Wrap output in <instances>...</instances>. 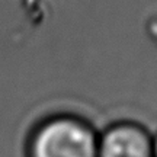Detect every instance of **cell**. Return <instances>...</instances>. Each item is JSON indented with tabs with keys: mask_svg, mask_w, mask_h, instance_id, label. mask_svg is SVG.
Returning a JSON list of instances; mask_svg holds the SVG:
<instances>
[{
	"mask_svg": "<svg viewBox=\"0 0 157 157\" xmlns=\"http://www.w3.org/2000/svg\"><path fill=\"white\" fill-rule=\"evenodd\" d=\"M98 157H153V137L137 124H115L98 137Z\"/></svg>",
	"mask_w": 157,
	"mask_h": 157,
	"instance_id": "7a4b0ae2",
	"label": "cell"
},
{
	"mask_svg": "<svg viewBox=\"0 0 157 157\" xmlns=\"http://www.w3.org/2000/svg\"><path fill=\"white\" fill-rule=\"evenodd\" d=\"M29 157H98V135L78 118H51L35 129Z\"/></svg>",
	"mask_w": 157,
	"mask_h": 157,
	"instance_id": "6da1fadb",
	"label": "cell"
},
{
	"mask_svg": "<svg viewBox=\"0 0 157 157\" xmlns=\"http://www.w3.org/2000/svg\"><path fill=\"white\" fill-rule=\"evenodd\" d=\"M153 157H157V134L153 137Z\"/></svg>",
	"mask_w": 157,
	"mask_h": 157,
	"instance_id": "3957f363",
	"label": "cell"
}]
</instances>
